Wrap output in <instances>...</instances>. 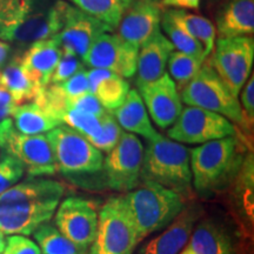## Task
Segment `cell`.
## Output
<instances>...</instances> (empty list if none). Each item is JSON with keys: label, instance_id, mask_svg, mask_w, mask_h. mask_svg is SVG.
Returning a JSON list of instances; mask_svg holds the SVG:
<instances>
[{"label": "cell", "instance_id": "cell-35", "mask_svg": "<svg viewBox=\"0 0 254 254\" xmlns=\"http://www.w3.org/2000/svg\"><path fill=\"white\" fill-rule=\"evenodd\" d=\"M63 124L75 129L87 139L97 136L101 131L100 118L80 111L68 109L63 116Z\"/></svg>", "mask_w": 254, "mask_h": 254}, {"label": "cell", "instance_id": "cell-41", "mask_svg": "<svg viewBox=\"0 0 254 254\" xmlns=\"http://www.w3.org/2000/svg\"><path fill=\"white\" fill-rule=\"evenodd\" d=\"M1 254H41V251L26 237L11 236L6 239L5 249Z\"/></svg>", "mask_w": 254, "mask_h": 254}, {"label": "cell", "instance_id": "cell-46", "mask_svg": "<svg viewBox=\"0 0 254 254\" xmlns=\"http://www.w3.org/2000/svg\"><path fill=\"white\" fill-rule=\"evenodd\" d=\"M180 254H195V253H194V252H193V251H192V250H190L189 246H186V247H185V249H184V250L182 251V252H180Z\"/></svg>", "mask_w": 254, "mask_h": 254}, {"label": "cell", "instance_id": "cell-43", "mask_svg": "<svg viewBox=\"0 0 254 254\" xmlns=\"http://www.w3.org/2000/svg\"><path fill=\"white\" fill-rule=\"evenodd\" d=\"M201 0H160L163 8L173 9H196Z\"/></svg>", "mask_w": 254, "mask_h": 254}, {"label": "cell", "instance_id": "cell-29", "mask_svg": "<svg viewBox=\"0 0 254 254\" xmlns=\"http://www.w3.org/2000/svg\"><path fill=\"white\" fill-rule=\"evenodd\" d=\"M160 27L167 34L166 38L172 43L174 50L205 60L206 57L201 45L190 36L189 31L183 26L182 23L174 18L170 8H164L163 14H161Z\"/></svg>", "mask_w": 254, "mask_h": 254}, {"label": "cell", "instance_id": "cell-31", "mask_svg": "<svg viewBox=\"0 0 254 254\" xmlns=\"http://www.w3.org/2000/svg\"><path fill=\"white\" fill-rule=\"evenodd\" d=\"M75 7L107 24L110 27H118L124 14L122 0H71Z\"/></svg>", "mask_w": 254, "mask_h": 254}, {"label": "cell", "instance_id": "cell-27", "mask_svg": "<svg viewBox=\"0 0 254 254\" xmlns=\"http://www.w3.org/2000/svg\"><path fill=\"white\" fill-rule=\"evenodd\" d=\"M0 86L12 95L17 105L33 101L39 88L31 80L21 65L20 58H14L0 73Z\"/></svg>", "mask_w": 254, "mask_h": 254}, {"label": "cell", "instance_id": "cell-13", "mask_svg": "<svg viewBox=\"0 0 254 254\" xmlns=\"http://www.w3.org/2000/svg\"><path fill=\"white\" fill-rule=\"evenodd\" d=\"M55 221L63 236L75 245L88 249L97 232V205L91 200L68 196L59 205Z\"/></svg>", "mask_w": 254, "mask_h": 254}, {"label": "cell", "instance_id": "cell-3", "mask_svg": "<svg viewBox=\"0 0 254 254\" xmlns=\"http://www.w3.org/2000/svg\"><path fill=\"white\" fill-rule=\"evenodd\" d=\"M142 182H152L183 198L192 194L190 151L185 146L157 133L144 150L140 171Z\"/></svg>", "mask_w": 254, "mask_h": 254}, {"label": "cell", "instance_id": "cell-26", "mask_svg": "<svg viewBox=\"0 0 254 254\" xmlns=\"http://www.w3.org/2000/svg\"><path fill=\"white\" fill-rule=\"evenodd\" d=\"M12 122L17 131L27 135L43 134L63 125L59 119L45 112L34 101L18 105L12 113Z\"/></svg>", "mask_w": 254, "mask_h": 254}, {"label": "cell", "instance_id": "cell-34", "mask_svg": "<svg viewBox=\"0 0 254 254\" xmlns=\"http://www.w3.org/2000/svg\"><path fill=\"white\" fill-rule=\"evenodd\" d=\"M101 122V131L99 134L94 138L88 139V141L98 148L100 152H109L116 146L118 142L120 135H122L123 129L120 125L114 118L113 113L107 111L103 117H100Z\"/></svg>", "mask_w": 254, "mask_h": 254}, {"label": "cell", "instance_id": "cell-4", "mask_svg": "<svg viewBox=\"0 0 254 254\" xmlns=\"http://www.w3.org/2000/svg\"><path fill=\"white\" fill-rule=\"evenodd\" d=\"M57 170L73 180L94 176L103 170V153L84 135L67 125L47 132Z\"/></svg>", "mask_w": 254, "mask_h": 254}, {"label": "cell", "instance_id": "cell-36", "mask_svg": "<svg viewBox=\"0 0 254 254\" xmlns=\"http://www.w3.org/2000/svg\"><path fill=\"white\" fill-rule=\"evenodd\" d=\"M24 165L8 154L1 153L0 159V194L17 184L24 176Z\"/></svg>", "mask_w": 254, "mask_h": 254}, {"label": "cell", "instance_id": "cell-17", "mask_svg": "<svg viewBox=\"0 0 254 254\" xmlns=\"http://www.w3.org/2000/svg\"><path fill=\"white\" fill-rule=\"evenodd\" d=\"M59 204L17 201L0 205V232L28 236L49 222Z\"/></svg>", "mask_w": 254, "mask_h": 254}, {"label": "cell", "instance_id": "cell-5", "mask_svg": "<svg viewBox=\"0 0 254 254\" xmlns=\"http://www.w3.org/2000/svg\"><path fill=\"white\" fill-rule=\"evenodd\" d=\"M182 101L189 106L218 113L231 122L246 127L240 103L231 93L208 63H204L180 93Z\"/></svg>", "mask_w": 254, "mask_h": 254}, {"label": "cell", "instance_id": "cell-7", "mask_svg": "<svg viewBox=\"0 0 254 254\" xmlns=\"http://www.w3.org/2000/svg\"><path fill=\"white\" fill-rule=\"evenodd\" d=\"M49 33V17L40 0H0V39L33 44Z\"/></svg>", "mask_w": 254, "mask_h": 254}, {"label": "cell", "instance_id": "cell-19", "mask_svg": "<svg viewBox=\"0 0 254 254\" xmlns=\"http://www.w3.org/2000/svg\"><path fill=\"white\" fill-rule=\"evenodd\" d=\"M63 56V50L58 38L44 39L31 44L21 57V65L31 80L39 88L50 85L51 77Z\"/></svg>", "mask_w": 254, "mask_h": 254}, {"label": "cell", "instance_id": "cell-22", "mask_svg": "<svg viewBox=\"0 0 254 254\" xmlns=\"http://www.w3.org/2000/svg\"><path fill=\"white\" fill-rule=\"evenodd\" d=\"M219 38L252 37L254 33V0H228L217 14Z\"/></svg>", "mask_w": 254, "mask_h": 254}, {"label": "cell", "instance_id": "cell-9", "mask_svg": "<svg viewBox=\"0 0 254 254\" xmlns=\"http://www.w3.org/2000/svg\"><path fill=\"white\" fill-rule=\"evenodd\" d=\"M253 37L219 38L208 64L234 97L239 93L252 72Z\"/></svg>", "mask_w": 254, "mask_h": 254}, {"label": "cell", "instance_id": "cell-6", "mask_svg": "<svg viewBox=\"0 0 254 254\" xmlns=\"http://www.w3.org/2000/svg\"><path fill=\"white\" fill-rule=\"evenodd\" d=\"M138 244L124 196H112L98 214L97 232L87 254H133Z\"/></svg>", "mask_w": 254, "mask_h": 254}, {"label": "cell", "instance_id": "cell-42", "mask_svg": "<svg viewBox=\"0 0 254 254\" xmlns=\"http://www.w3.org/2000/svg\"><path fill=\"white\" fill-rule=\"evenodd\" d=\"M17 106L18 105L13 100L12 95L5 88L0 86V120L7 118L8 116H12Z\"/></svg>", "mask_w": 254, "mask_h": 254}, {"label": "cell", "instance_id": "cell-23", "mask_svg": "<svg viewBox=\"0 0 254 254\" xmlns=\"http://www.w3.org/2000/svg\"><path fill=\"white\" fill-rule=\"evenodd\" d=\"M65 187L62 183L52 179L30 177L23 183L9 187L0 194V205L17 201L57 202L59 204Z\"/></svg>", "mask_w": 254, "mask_h": 254}, {"label": "cell", "instance_id": "cell-12", "mask_svg": "<svg viewBox=\"0 0 254 254\" xmlns=\"http://www.w3.org/2000/svg\"><path fill=\"white\" fill-rule=\"evenodd\" d=\"M138 49L119 34L105 32L93 41L84 62L92 68L109 69L124 78L133 77L136 71Z\"/></svg>", "mask_w": 254, "mask_h": 254}, {"label": "cell", "instance_id": "cell-11", "mask_svg": "<svg viewBox=\"0 0 254 254\" xmlns=\"http://www.w3.org/2000/svg\"><path fill=\"white\" fill-rule=\"evenodd\" d=\"M168 138L185 144L204 142L237 135L236 126L220 114L189 106L183 109L176 123L167 132Z\"/></svg>", "mask_w": 254, "mask_h": 254}, {"label": "cell", "instance_id": "cell-15", "mask_svg": "<svg viewBox=\"0 0 254 254\" xmlns=\"http://www.w3.org/2000/svg\"><path fill=\"white\" fill-rule=\"evenodd\" d=\"M139 94L147 107V113L161 129L172 126L182 113V97L177 84L167 73L139 87Z\"/></svg>", "mask_w": 254, "mask_h": 254}, {"label": "cell", "instance_id": "cell-28", "mask_svg": "<svg viewBox=\"0 0 254 254\" xmlns=\"http://www.w3.org/2000/svg\"><path fill=\"white\" fill-rule=\"evenodd\" d=\"M174 18L179 20L184 27L189 31L204 50L205 57H207L213 52L215 45V37L217 30L214 24L207 18L187 12L186 9H173L170 8Z\"/></svg>", "mask_w": 254, "mask_h": 254}, {"label": "cell", "instance_id": "cell-33", "mask_svg": "<svg viewBox=\"0 0 254 254\" xmlns=\"http://www.w3.org/2000/svg\"><path fill=\"white\" fill-rule=\"evenodd\" d=\"M33 101L45 112L63 123V116L68 110V98L60 85L51 84V86L43 87Z\"/></svg>", "mask_w": 254, "mask_h": 254}, {"label": "cell", "instance_id": "cell-21", "mask_svg": "<svg viewBox=\"0 0 254 254\" xmlns=\"http://www.w3.org/2000/svg\"><path fill=\"white\" fill-rule=\"evenodd\" d=\"M195 254H238L230 231L213 219H200L187 245Z\"/></svg>", "mask_w": 254, "mask_h": 254}, {"label": "cell", "instance_id": "cell-10", "mask_svg": "<svg viewBox=\"0 0 254 254\" xmlns=\"http://www.w3.org/2000/svg\"><path fill=\"white\" fill-rule=\"evenodd\" d=\"M144 158V146L138 136L123 132L116 146L104 159L103 173L107 187L129 192L139 184Z\"/></svg>", "mask_w": 254, "mask_h": 254}, {"label": "cell", "instance_id": "cell-40", "mask_svg": "<svg viewBox=\"0 0 254 254\" xmlns=\"http://www.w3.org/2000/svg\"><path fill=\"white\" fill-rule=\"evenodd\" d=\"M244 86L245 87L240 93L239 103L247 128H250L254 122V75L252 73H251L250 80H247Z\"/></svg>", "mask_w": 254, "mask_h": 254}, {"label": "cell", "instance_id": "cell-18", "mask_svg": "<svg viewBox=\"0 0 254 254\" xmlns=\"http://www.w3.org/2000/svg\"><path fill=\"white\" fill-rule=\"evenodd\" d=\"M201 206L194 202L185 206L163 233L146 243L136 254H180L189 243L195 224L201 219Z\"/></svg>", "mask_w": 254, "mask_h": 254}, {"label": "cell", "instance_id": "cell-2", "mask_svg": "<svg viewBox=\"0 0 254 254\" xmlns=\"http://www.w3.org/2000/svg\"><path fill=\"white\" fill-rule=\"evenodd\" d=\"M123 196L138 243L167 227L185 207L183 196L152 182H142Z\"/></svg>", "mask_w": 254, "mask_h": 254}, {"label": "cell", "instance_id": "cell-37", "mask_svg": "<svg viewBox=\"0 0 254 254\" xmlns=\"http://www.w3.org/2000/svg\"><path fill=\"white\" fill-rule=\"evenodd\" d=\"M82 65L79 57L71 55V53H63L62 58H60L58 65H57L55 72L51 77L50 84H62L68 78H71L74 73L80 71Z\"/></svg>", "mask_w": 254, "mask_h": 254}, {"label": "cell", "instance_id": "cell-45", "mask_svg": "<svg viewBox=\"0 0 254 254\" xmlns=\"http://www.w3.org/2000/svg\"><path fill=\"white\" fill-rule=\"evenodd\" d=\"M5 245H6V238H5V234L2 233V232H0V254L2 253V251L5 249Z\"/></svg>", "mask_w": 254, "mask_h": 254}, {"label": "cell", "instance_id": "cell-47", "mask_svg": "<svg viewBox=\"0 0 254 254\" xmlns=\"http://www.w3.org/2000/svg\"><path fill=\"white\" fill-rule=\"evenodd\" d=\"M132 1H133V0H122L123 6H124V9H126L127 7H128V6L131 5ZM124 12H125V11H124Z\"/></svg>", "mask_w": 254, "mask_h": 254}, {"label": "cell", "instance_id": "cell-25", "mask_svg": "<svg viewBox=\"0 0 254 254\" xmlns=\"http://www.w3.org/2000/svg\"><path fill=\"white\" fill-rule=\"evenodd\" d=\"M120 127L151 140L157 134L152 125L146 106L136 90H129L126 99L113 112Z\"/></svg>", "mask_w": 254, "mask_h": 254}, {"label": "cell", "instance_id": "cell-16", "mask_svg": "<svg viewBox=\"0 0 254 254\" xmlns=\"http://www.w3.org/2000/svg\"><path fill=\"white\" fill-rule=\"evenodd\" d=\"M163 9L160 0H133L118 25L119 36L139 50L160 31Z\"/></svg>", "mask_w": 254, "mask_h": 254}, {"label": "cell", "instance_id": "cell-44", "mask_svg": "<svg viewBox=\"0 0 254 254\" xmlns=\"http://www.w3.org/2000/svg\"><path fill=\"white\" fill-rule=\"evenodd\" d=\"M9 51H11V46L8 43H6L4 40H0V65L5 62L7 56L9 55Z\"/></svg>", "mask_w": 254, "mask_h": 254}, {"label": "cell", "instance_id": "cell-39", "mask_svg": "<svg viewBox=\"0 0 254 254\" xmlns=\"http://www.w3.org/2000/svg\"><path fill=\"white\" fill-rule=\"evenodd\" d=\"M59 85L68 99H73V98H77L79 95L90 92L88 90L87 71L82 68Z\"/></svg>", "mask_w": 254, "mask_h": 254}, {"label": "cell", "instance_id": "cell-20", "mask_svg": "<svg viewBox=\"0 0 254 254\" xmlns=\"http://www.w3.org/2000/svg\"><path fill=\"white\" fill-rule=\"evenodd\" d=\"M173 51L172 43L161 31L142 44L136 57V86L140 87L164 75L168 58Z\"/></svg>", "mask_w": 254, "mask_h": 254}, {"label": "cell", "instance_id": "cell-30", "mask_svg": "<svg viewBox=\"0 0 254 254\" xmlns=\"http://www.w3.org/2000/svg\"><path fill=\"white\" fill-rule=\"evenodd\" d=\"M33 236L44 254H87L88 249L75 245L49 222L40 225Z\"/></svg>", "mask_w": 254, "mask_h": 254}, {"label": "cell", "instance_id": "cell-24", "mask_svg": "<svg viewBox=\"0 0 254 254\" xmlns=\"http://www.w3.org/2000/svg\"><path fill=\"white\" fill-rule=\"evenodd\" d=\"M87 79L88 90L107 111L119 107L131 90L125 78L109 69L91 68Z\"/></svg>", "mask_w": 254, "mask_h": 254}, {"label": "cell", "instance_id": "cell-32", "mask_svg": "<svg viewBox=\"0 0 254 254\" xmlns=\"http://www.w3.org/2000/svg\"><path fill=\"white\" fill-rule=\"evenodd\" d=\"M205 60L193 57L180 51H173L168 58L167 66L170 71V77L174 79L180 91L186 86V84L192 80L198 73Z\"/></svg>", "mask_w": 254, "mask_h": 254}, {"label": "cell", "instance_id": "cell-8", "mask_svg": "<svg viewBox=\"0 0 254 254\" xmlns=\"http://www.w3.org/2000/svg\"><path fill=\"white\" fill-rule=\"evenodd\" d=\"M0 150L18 159L30 177L53 176L58 171L46 135L23 134L9 118L0 120Z\"/></svg>", "mask_w": 254, "mask_h": 254}, {"label": "cell", "instance_id": "cell-1", "mask_svg": "<svg viewBox=\"0 0 254 254\" xmlns=\"http://www.w3.org/2000/svg\"><path fill=\"white\" fill-rule=\"evenodd\" d=\"M244 163L243 145L237 135L204 142L190 151V166L194 190L212 196L227 189Z\"/></svg>", "mask_w": 254, "mask_h": 254}, {"label": "cell", "instance_id": "cell-38", "mask_svg": "<svg viewBox=\"0 0 254 254\" xmlns=\"http://www.w3.org/2000/svg\"><path fill=\"white\" fill-rule=\"evenodd\" d=\"M68 109L77 110L88 114H93V116L98 117V118L103 117L107 112V110L98 101L97 98L91 92L79 95V97L73 98V99H68Z\"/></svg>", "mask_w": 254, "mask_h": 254}, {"label": "cell", "instance_id": "cell-14", "mask_svg": "<svg viewBox=\"0 0 254 254\" xmlns=\"http://www.w3.org/2000/svg\"><path fill=\"white\" fill-rule=\"evenodd\" d=\"M112 31L113 28L107 24L67 4L63 28L56 37L58 38L63 53H71L84 59L93 41L105 32Z\"/></svg>", "mask_w": 254, "mask_h": 254}]
</instances>
